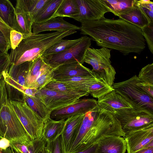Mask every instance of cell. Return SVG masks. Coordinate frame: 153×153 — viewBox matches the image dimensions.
Instances as JSON below:
<instances>
[{
	"label": "cell",
	"instance_id": "1",
	"mask_svg": "<svg viewBox=\"0 0 153 153\" xmlns=\"http://www.w3.org/2000/svg\"><path fill=\"white\" fill-rule=\"evenodd\" d=\"M80 22V34L90 36L98 46L118 51L125 56L140 54L145 48L141 29L122 19L104 17Z\"/></svg>",
	"mask_w": 153,
	"mask_h": 153
},
{
	"label": "cell",
	"instance_id": "2",
	"mask_svg": "<svg viewBox=\"0 0 153 153\" xmlns=\"http://www.w3.org/2000/svg\"><path fill=\"white\" fill-rule=\"evenodd\" d=\"M75 30L34 33L27 36L9 54L11 64L18 65L34 60L52 45L64 37L76 33Z\"/></svg>",
	"mask_w": 153,
	"mask_h": 153
},
{
	"label": "cell",
	"instance_id": "3",
	"mask_svg": "<svg viewBox=\"0 0 153 153\" xmlns=\"http://www.w3.org/2000/svg\"><path fill=\"white\" fill-rule=\"evenodd\" d=\"M120 125L110 111L100 107L92 126L74 152L83 151L109 137H124Z\"/></svg>",
	"mask_w": 153,
	"mask_h": 153
},
{
	"label": "cell",
	"instance_id": "4",
	"mask_svg": "<svg viewBox=\"0 0 153 153\" xmlns=\"http://www.w3.org/2000/svg\"><path fill=\"white\" fill-rule=\"evenodd\" d=\"M29 143L32 140L8 100L0 111V138Z\"/></svg>",
	"mask_w": 153,
	"mask_h": 153
},
{
	"label": "cell",
	"instance_id": "5",
	"mask_svg": "<svg viewBox=\"0 0 153 153\" xmlns=\"http://www.w3.org/2000/svg\"><path fill=\"white\" fill-rule=\"evenodd\" d=\"M137 76L134 75L126 80L114 83L112 86L114 91L131 103L134 108L153 113V98L137 85Z\"/></svg>",
	"mask_w": 153,
	"mask_h": 153
},
{
	"label": "cell",
	"instance_id": "6",
	"mask_svg": "<svg viewBox=\"0 0 153 153\" xmlns=\"http://www.w3.org/2000/svg\"><path fill=\"white\" fill-rule=\"evenodd\" d=\"M111 49L102 47L100 49L89 48L84 62L91 65L96 76L112 86L116 74L110 60Z\"/></svg>",
	"mask_w": 153,
	"mask_h": 153
},
{
	"label": "cell",
	"instance_id": "7",
	"mask_svg": "<svg viewBox=\"0 0 153 153\" xmlns=\"http://www.w3.org/2000/svg\"><path fill=\"white\" fill-rule=\"evenodd\" d=\"M120 123L125 134L153 124V113L133 108L111 112Z\"/></svg>",
	"mask_w": 153,
	"mask_h": 153
},
{
	"label": "cell",
	"instance_id": "8",
	"mask_svg": "<svg viewBox=\"0 0 153 153\" xmlns=\"http://www.w3.org/2000/svg\"><path fill=\"white\" fill-rule=\"evenodd\" d=\"M9 101L31 139L41 138L44 124L43 119L30 108L25 100Z\"/></svg>",
	"mask_w": 153,
	"mask_h": 153
},
{
	"label": "cell",
	"instance_id": "9",
	"mask_svg": "<svg viewBox=\"0 0 153 153\" xmlns=\"http://www.w3.org/2000/svg\"><path fill=\"white\" fill-rule=\"evenodd\" d=\"M78 43L63 52L42 56L44 62L51 68H55L68 63L78 62L82 64L85 53L91 45V39L87 36H82Z\"/></svg>",
	"mask_w": 153,
	"mask_h": 153
},
{
	"label": "cell",
	"instance_id": "10",
	"mask_svg": "<svg viewBox=\"0 0 153 153\" xmlns=\"http://www.w3.org/2000/svg\"><path fill=\"white\" fill-rule=\"evenodd\" d=\"M79 13L70 17L80 22L82 20H97L105 17L104 14L112 13L104 0H76Z\"/></svg>",
	"mask_w": 153,
	"mask_h": 153
},
{
	"label": "cell",
	"instance_id": "11",
	"mask_svg": "<svg viewBox=\"0 0 153 153\" xmlns=\"http://www.w3.org/2000/svg\"><path fill=\"white\" fill-rule=\"evenodd\" d=\"M127 153L153 147V124L125 134Z\"/></svg>",
	"mask_w": 153,
	"mask_h": 153
},
{
	"label": "cell",
	"instance_id": "12",
	"mask_svg": "<svg viewBox=\"0 0 153 153\" xmlns=\"http://www.w3.org/2000/svg\"><path fill=\"white\" fill-rule=\"evenodd\" d=\"M35 96L40 99L51 112L71 105L80 99L76 97L48 89L45 87L38 90Z\"/></svg>",
	"mask_w": 153,
	"mask_h": 153
},
{
	"label": "cell",
	"instance_id": "13",
	"mask_svg": "<svg viewBox=\"0 0 153 153\" xmlns=\"http://www.w3.org/2000/svg\"><path fill=\"white\" fill-rule=\"evenodd\" d=\"M31 62H26L18 65L11 64L9 70L4 71L3 75L6 85L24 94L27 88L26 78Z\"/></svg>",
	"mask_w": 153,
	"mask_h": 153
},
{
	"label": "cell",
	"instance_id": "14",
	"mask_svg": "<svg viewBox=\"0 0 153 153\" xmlns=\"http://www.w3.org/2000/svg\"><path fill=\"white\" fill-rule=\"evenodd\" d=\"M97 105V101L95 99H80L71 105L52 111L50 118L56 120H65L77 114H85Z\"/></svg>",
	"mask_w": 153,
	"mask_h": 153
},
{
	"label": "cell",
	"instance_id": "15",
	"mask_svg": "<svg viewBox=\"0 0 153 153\" xmlns=\"http://www.w3.org/2000/svg\"><path fill=\"white\" fill-rule=\"evenodd\" d=\"M85 114H77L65 119L61 135L63 153H68L70 146L76 136Z\"/></svg>",
	"mask_w": 153,
	"mask_h": 153
},
{
	"label": "cell",
	"instance_id": "16",
	"mask_svg": "<svg viewBox=\"0 0 153 153\" xmlns=\"http://www.w3.org/2000/svg\"><path fill=\"white\" fill-rule=\"evenodd\" d=\"M53 80L76 76L98 77L92 70L78 62L60 65L56 68L53 71Z\"/></svg>",
	"mask_w": 153,
	"mask_h": 153
},
{
	"label": "cell",
	"instance_id": "17",
	"mask_svg": "<svg viewBox=\"0 0 153 153\" xmlns=\"http://www.w3.org/2000/svg\"><path fill=\"white\" fill-rule=\"evenodd\" d=\"M80 30V27L69 23L61 17H55L42 23H33L32 25V32L34 33L47 31H61Z\"/></svg>",
	"mask_w": 153,
	"mask_h": 153
},
{
	"label": "cell",
	"instance_id": "18",
	"mask_svg": "<svg viewBox=\"0 0 153 153\" xmlns=\"http://www.w3.org/2000/svg\"><path fill=\"white\" fill-rule=\"evenodd\" d=\"M14 30L24 34L32 32L33 22L30 14L22 0L16 1L15 6Z\"/></svg>",
	"mask_w": 153,
	"mask_h": 153
},
{
	"label": "cell",
	"instance_id": "19",
	"mask_svg": "<svg viewBox=\"0 0 153 153\" xmlns=\"http://www.w3.org/2000/svg\"><path fill=\"white\" fill-rule=\"evenodd\" d=\"M120 19H122L137 27L142 29L153 21L147 17L143 10L137 4H135L119 13Z\"/></svg>",
	"mask_w": 153,
	"mask_h": 153
},
{
	"label": "cell",
	"instance_id": "20",
	"mask_svg": "<svg viewBox=\"0 0 153 153\" xmlns=\"http://www.w3.org/2000/svg\"><path fill=\"white\" fill-rule=\"evenodd\" d=\"M98 106L112 112L115 110L133 108V105L115 91L98 99Z\"/></svg>",
	"mask_w": 153,
	"mask_h": 153
},
{
	"label": "cell",
	"instance_id": "21",
	"mask_svg": "<svg viewBox=\"0 0 153 153\" xmlns=\"http://www.w3.org/2000/svg\"><path fill=\"white\" fill-rule=\"evenodd\" d=\"M126 145L122 137H109L105 138L97 144L96 153H125Z\"/></svg>",
	"mask_w": 153,
	"mask_h": 153
},
{
	"label": "cell",
	"instance_id": "22",
	"mask_svg": "<svg viewBox=\"0 0 153 153\" xmlns=\"http://www.w3.org/2000/svg\"><path fill=\"white\" fill-rule=\"evenodd\" d=\"M100 108L98 105L85 114L76 136L70 146L68 153H74L92 126L97 117Z\"/></svg>",
	"mask_w": 153,
	"mask_h": 153
},
{
	"label": "cell",
	"instance_id": "23",
	"mask_svg": "<svg viewBox=\"0 0 153 153\" xmlns=\"http://www.w3.org/2000/svg\"><path fill=\"white\" fill-rule=\"evenodd\" d=\"M65 120H56L50 118L44 122L42 137L46 142L54 140L61 135Z\"/></svg>",
	"mask_w": 153,
	"mask_h": 153
},
{
	"label": "cell",
	"instance_id": "24",
	"mask_svg": "<svg viewBox=\"0 0 153 153\" xmlns=\"http://www.w3.org/2000/svg\"><path fill=\"white\" fill-rule=\"evenodd\" d=\"M99 79H101L97 76H76L53 80L63 83L73 88L89 93V87Z\"/></svg>",
	"mask_w": 153,
	"mask_h": 153
},
{
	"label": "cell",
	"instance_id": "25",
	"mask_svg": "<svg viewBox=\"0 0 153 153\" xmlns=\"http://www.w3.org/2000/svg\"><path fill=\"white\" fill-rule=\"evenodd\" d=\"M62 0H49L35 17L33 23H42L51 19Z\"/></svg>",
	"mask_w": 153,
	"mask_h": 153
},
{
	"label": "cell",
	"instance_id": "26",
	"mask_svg": "<svg viewBox=\"0 0 153 153\" xmlns=\"http://www.w3.org/2000/svg\"><path fill=\"white\" fill-rule=\"evenodd\" d=\"M24 99L30 108L43 120L50 118L51 112L37 96H29L24 94Z\"/></svg>",
	"mask_w": 153,
	"mask_h": 153
},
{
	"label": "cell",
	"instance_id": "27",
	"mask_svg": "<svg viewBox=\"0 0 153 153\" xmlns=\"http://www.w3.org/2000/svg\"><path fill=\"white\" fill-rule=\"evenodd\" d=\"M15 8L8 0H0V17L12 30L15 26Z\"/></svg>",
	"mask_w": 153,
	"mask_h": 153
},
{
	"label": "cell",
	"instance_id": "28",
	"mask_svg": "<svg viewBox=\"0 0 153 153\" xmlns=\"http://www.w3.org/2000/svg\"><path fill=\"white\" fill-rule=\"evenodd\" d=\"M79 13L76 0H62L51 19L57 17L70 18Z\"/></svg>",
	"mask_w": 153,
	"mask_h": 153
},
{
	"label": "cell",
	"instance_id": "29",
	"mask_svg": "<svg viewBox=\"0 0 153 153\" xmlns=\"http://www.w3.org/2000/svg\"><path fill=\"white\" fill-rule=\"evenodd\" d=\"M46 88L53 91H58L80 98L89 95L88 92L73 88L66 85L52 80L45 87Z\"/></svg>",
	"mask_w": 153,
	"mask_h": 153
},
{
	"label": "cell",
	"instance_id": "30",
	"mask_svg": "<svg viewBox=\"0 0 153 153\" xmlns=\"http://www.w3.org/2000/svg\"><path fill=\"white\" fill-rule=\"evenodd\" d=\"M83 36L73 40L61 39L46 50L41 56H43L59 53L75 46L81 41Z\"/></svg>",
	"mask_w": 153,
	"mask_h": 153
},
{
	"label": "cell",
	"instance_id": "31",
	"mask_svg": "<svg viewBox=\"0 0 153 153\" xmlns=\"http://www.w3.org/2000/svg\"><path fill=\"white\" fill-rule=\"evenodd\" d=\"M44 62L41 56L31 61L26 78L27 87L32 88Z\"/></svg>",
	"mask_w": 153,
	"mask_h": 153
},
{
	"label": "cell",
	"instance_id": "32",
	"mask_svg": "<svg viewBox=\"0 0 153 153\" xmlns=\"http://www.w3.org/2000/svg\"><path fill=\"white\" fill-rule=\"evenodd\" d=\"M56 68H51L45 62L32 88L39 90L44 87L52 80L53 71Z\"/></svg>",
	"mask_w": 153,
	"mask_h": 153
},
{
	"label": "cell",
	"instance_id": "33",
	"mask_svg": "<svg viewBox=\"0 0 153 153\" xmlns=\"http://www.w3.org/2000/svg\"><path fill=\"white\" fill-rule=\"evenodd\" d=\"M114 90L112 86L99 79L89 87L88 92L93 97L99 99Z\"/></svg>",
	"mask_w": 153,
	"mask_h": 153
},
{
	"label": "cell",
	"instance_id": "34",
	"mask_svg": "<svg viewBox=\"0 0 153 153\" xmlns=\"http://www.w3.org/2000/svg\"><path fill=\"white\" fill-rule=\"evenodd\" d=\"M104 0L112 13L116 16L119 13L133 6L135 2V0Z\"/></svg>",
	"mask_w": 153,
	"mask_h": 153
},
{
	"label": "cell",
	"instance_id": "35",
	"mask_svg": "<svg viewBox=\"0 0 153 153\" xmlns=\"http://www.w3.org/2000/svg\"><path fill=\"white\" fill-rule=\"evenodd\" d=\"M22 0L30 14L33 22L36 16L49 0Z\"/></svg>",
	"mask_w": 153,
	"mask_h": 153
},
{
	"label": "cell",
	"instance_id": "36",
	"mask_svg": "<svg viewBox=\"0 0 153 153\" xmlns=\"http://www.w3.org/2000/svg\"><path fill=\"white\" fill-rule=\"evenodd\" d=\"M137 76L141 81L153 86V63L143 67Z\"/></svg>",
	"mask_w": 153,
	"mask_h": 153
},
{
	"label": "cell",
	"instance_id": "37",
	"mask_svg": "<svg viewBox=\"0 0 153 153\" xmlns=\"http://www.w3.org/2000/svg\"><path fill=\"white\" fill-rule=\"evenodd\" d=\"M143 36L151 52L153 54V22L141 29Z\"/></svg>",
	"mask_w": 153,
	"mask_h": 153
},
{
	"label": "cell",
	"instance_id": "38",
	"mask_svg": "<svg viewBox=\"0 0 153 153\" xmlns=\"http://www.w3.org/2000/svg\"><path fill=\"white\" fill-rule=\"evenodd\" d=\"M45 148L46 153H63L61 135L53 141L46 142Z\"/></svg>",
	"mask_w": 153,
	"mask_h": 153
},
{
	"label": "cell",
	"instance_id": "39",
	"mask_svg": "<svg viewBox=\"0 0 153 153\" xmlns=\"http://www.w3.org/2000/svg\"><path fill=\"white\" fill-rule=\"evenodd\" d=\"M46 143V141L42 137L32 140L28 153H42Z\"/></svg>",
	"mask_w": 153,
	"mask_h": 153
},
{
	"label": "cell",
	"instance_id": "40",
	"mask_svg": "<svg viewBox=\"0 0 153 153\" xmlns=\"http://www.w3.org/2000/svg\"><path fill=\"white\" fill-rule=\"evenodd\" d=\"M136 3L148 18L153 21V2L150 0H136Z\"/></svg>",
	"mask_w": 153,
	"mask_h": 153
},
{
	"label": "cell",
	"instance_id": "41",
	"mask_svg": "<svg viewBox=\"0 0 153 153\" xmlns=\"http://www.w3.org/2000/svg\"><path fill=\"white\" fill-rule=\"evenodd\" d=\"M27 35L15 30H12L10 32V37L11 49H15L22 40Z\"/></svg>",
	"mask_w": 153,
	"mask_h": 153
},
{
	"label": "cell",
	"instance_id": "42",
	"mask_svg": "<svg viewBox=\"0 0 153 153\" xmlns=\"http://www.w3.org/2000/svg\"><path fill=\"white\" fill-rule=\"evenodd\" d=\"M10 141L11 146L17 153H28L29 147L32 141L29 143L14 140Z\"/></svg>",
	"mask_w": 153,
	"mask_h": 153
},
{
	"label": "cell",
	"instance_id": "43",
	"mask_svg": "<svg viewBox=\"0 0 153 153\" xmlns=\"http://www.w3.org/2000/svg\"><path fill=\"white\" fill-rule=\"evenodd\" d=\"M10 65L9 54L8 52L0 55V79L2 77L4 72L9 70Z\"/></svg>",
	"mask_w": 153,
	"mask_h": 153
},
{
	"label": "cell",
	"instance_id": "44",
	"mask_svg": "<svg viewBox=\"0 0 153 153\" xmlns=\"http://www.w3.org/2000/svg\"><path fill=\"white\" fill-rule=\"evenodd\" d=\"M8 100L6 82L3 76L0 79V111L3 105Z\"/></svg>",
	"mask_w": 153,
	"mask_h": 153
},
{
	"label": "cell",
	"instance_id": "45",
	"mask_svg": "<svg viewBox=\"0 0 153 153\" xmlns=\"http://www.w3.org/2000/svg\"><path fill=\"white\" fill-rule=\"evenodd\" d=\"M137 85L146 94L153 98V86L141 81L138 76L137 80Z\"/></svg>",
	"mask_w": 153,
	"mask_h": 153
},
{
	"label": "cell",
	"instance_id": "46",
	"mask_svg": "<svg viewBox=\"0 0 153 153\" xmlns=\"http://www.w3.org/2000/svg\"><path fill=\"white\" fill-rule=\"evenodd\" d=\"M0 30L2 32L7 42L10 45V33L12 29L7 26L0 17Z\"/></svg>",
	"mask_w": 153,
	"mask_h": 153
},
{
	"label": "cell",
	"instance_id": "47",
	"mask_svg": "<svg viewBox=\"0 0 153 153\" xmlns=\"http://www.w3.org/2000/svg\"><path fill=\"white\" fill-rule=\"evenodd\" d=\"M11 49V46L7 42L3 34L0 30V49L4 52L7 53Z\"/></svg>",
	"mask_w": 153,
	"mask_h": 153
},
{
	"label": "cell",
	"instance_id": "48",
	"mask_svg": "<svg viewBox=\"0 0 153 153\" xmlns=\"http://www.w3.org/2000/svg\"><path fill=\"white\" fill-rule=\"evenodd\" d=\"M10 146V140L5 138H0V150H5Z\"/></svg>",
	"mask_w": 153,
	"mask_h": 153
},
{
	"label": "cell",
	"instance_id": "49",
	"mask_svg": "<svg viewBox=\"0 0 153 153\" xmlns=\"http://www.w3.org/2000/svg\"><path fill=\"white\" fill-rule=\"evenodd\" d=\"M96 147L97 144L88 149L76 153H96Z\"/></svg>",
	"mask_w": 153,
	"mask_h": 153
},
{
	"label": "cell",
	"instance_id": "50",
	"mask_svg": "<svg viewBox=\"0 0 153 153\" xmlns=\"http://www.w3.org/2000/svg\"><path fill=\"white\" fill-rule=\"evenodd\" d=\"M134 153H153V147L143 149L137 151Z\"/></svg>",
	"mask_w": 153,
	"mask_h": 153
},
{
	"label": "cell",
	"instance_id": "51",
	"mask_svg": "<svg viewBox=\"0 0 153 153\" xmlns=\"http://www.w3.org/2000/svg\"><path fill=\"white\" fill-rule=\"evenodd\" d=\"M1 153H17L10 146L5 150H0Z\"/></svg>",
	"mask_w": 153,
	"mask_h": 153
},
{
	"label": "cell",
	"instance_id": "52",
	"mask_svg": "<svg viewBox=\"0 0 153 153\" xmlns=\"http://www.w3.org/2000/svg\"><path fill=\"white\" fill-rule=\"evenodd\" d=\"M4 53H6L4 52V51H3L2 50L0 49V55H1V54H3Z\"/></svg>",
	"mask_w": 153,
	"mask_h": 153
},
{
	"label": "cell",
	"instance_id": "53",
	"mask_svg": "<svg viewBox=\"0 0 153 153\" xmlns=\"http://www.w3.org/2000/svg\"><path fill=\"white\" fill-rule=\"evenodd\" d=\"M45 147L43 150L42 153H46V151H45Z\"/></svg>",
	"mask_w": 153,
	"mask_h": 153
},
{
	"label": "cell",
	"instance_id": "54",
	"mask_svg": "<svg viewBox=\"0 0 153 153\" xmlns=\"http://www.w3.org/2000/svg\"><path fill=\"white\" fill-rule=\"evenodd\" d=\"M0 153H1V151H0Z\"/></svg>",
	"mask_w": 153,
	"mask_h": 153
}]
</instances>
